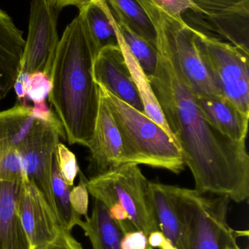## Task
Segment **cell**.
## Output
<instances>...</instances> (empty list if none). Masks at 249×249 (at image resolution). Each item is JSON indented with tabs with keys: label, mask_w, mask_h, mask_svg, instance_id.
Listing matches in <instances>:
<instances>
[{
	"label": "cell",
	"mask_w": 249,
	"mask_h": 249,
	"mask_svg": "<svg viewBox=\"0 0 249 249\" xmlns=\"http://www.w3.org/2000/svg\"><path fill=\"white\" fill-rule=\"evenodd\" d=\"M158 63L149 78L167 124L191 171L196 191L243 203L249 197L246 142L230 139L205 118L167 39L157 32Z\"/></svg>",
	"instance_id": "cell-1"
},
{
	"label": "cell",
	"mask_w": 249,
	"mask_h": 249,
	"mask_svg": "<svg viewBox=\"0 0 249 249\" xmlns=\"http://www.w3.org/2000/svg\"><path fill=\"white\" fill-rule=\"evenodd\" d=\"M97 55L84 22L77 16L58 41L51 69L48 101L61 121L70 144L89 147L99 109L94 61Z\"/></svg>",
	"instance_id": "cell-2"
},
{
	"label": "cell",
	"mask_w": 249,
	"mask_h": 249,
	"mask_svg": "<svg viewBox=\"0 0 249 249\" xmlns=\"http://www.w3.org/2000/svg\"><path fill=\"white\" fill-rule=\"evenodd\" d=\"M97 86L99 96L122 133L136 164L162 168L176 174L184 171L185 164L181 150L162 127L105 88Z\"/></svg>",
	"instance_id": "cell-3"
},
{
	"label": "cell",
	"mask_w": 249,
	"mask_h": 249,
	"mask_svg": "<svg viewBox=\"0 0 249 249\" xmlns=\"http://www.w3.org/2000/svg\"><path fill=\"white\" fill-rule=\"evenodd\" d=\"M188 234L190 249H228L248 231H236L228 223L230 199L208 197L195 190L166 184Z\"/></svg>",
	"instance_id": "cell-4"
},
{
	"label": "cell",
	"mask_w": 249,
	"mask_h": 249,
	"mask_svg": "<svg viewBox=\"0 0 249 249\" xmlns=\"http://www.w3.org/2000/svg\"><path fill=\"white\" fill-rule=\"evenodd\" d=\"M89 194L109 207L117 204L130 216L137 231L149 236L159 231L151 193L150 181L138 165L125 163L91 177L86 183Z\"/></svg>",
	"instance_id": "cell-5"
},
{
	"label": "cell",
	"mask_w": 249,
	"mask_h": 249,
	"mask_svg": "<svg viewBox=\"0 0 249 249\" xmlns=\"http://www.w3.org/2000/svg\"><path fill=\"white\" fill-rule=\"evenodd\" d=\"M202 61L219 93L249 116V53L197 30Z\"/></svg>",
	"instance_id": "cell-6"
},
{
	"label": "cell",
	"mask_w": 249,
	"mask_h": 249,
	"mask_svg": "<svg viewBox=\"0 0 249 249\" xmlns=\"http://www.w3.org/2000/svg\"><path fill=\"white\" fill-rule=\"evenodd\" d=\"M192 1V10L184 15L200 28L199 32L225 40L249 53V0Z\"/></svg>",
	"instance_id": "cell-7"
},
{
	"label": "cell",
	"mask_w": 249,
	"mask_h": 249,
	"mask_svg": "<svg viewBox=\"0 0 249 249\" xmlns=\"http://www.w3.org/2000/svg\"><path fill=\"white\" fill-rule=\"evenodd\" d=\"M60 10L51 0H32L29 32L19 73L42 72L51 76L59 41L57 20Z\"/></svg>",
	"instance_id": "cell-8"
},
{
	"label": "cell",
	"mask_w": 249,
	"mask_h": 249,
	"mask_svg": "<svg viewBox=\"0 0 249 249\" xmlns=\"http://www.w3.org/2000/svg\"><path fill=\"white\" fill-rule=\"evenodd\" d=\"M59 134L50 124L35 120L29 133L18 146L25 176L52 203V176L54 155Z\"/></svg>",
	"instance_id": "cell-9"
},
{
	"label": "cell",
	"mask_w": 249,
	"mask_h": 249,
	"mask_svg": "<svg viewBox=\"0 0 249 249\" xmlns=\"http://www.w3.org/2000/svg\"><path fill=\"white\" fill-rule=\"evenodd\" d=\"M88 148L92 177L123 164H136L122 133L100 96L93 136Z\"/></svg>",
	"instance_id": "cell-10"
},
{
	"label": "cell",
	"mask_w": 249,
	"mask_h": 249,
	"mask_svg": "<svg viewBox=\"0 0 249 249\" xmlns=\"http://www.w3.org/2000/svg\"><path fill=\"white\" fill-rule=\"evenodd\" d=\"M18 211L32 249L54 242L62 230L45 196L27 177L20 184Z\"/></svg>",
	"instance_id": "cell-11"
},
{
	"label": "cell",
	"mask_w": 249,
	"mask_h": 249,
	"mask_svg": "<svg viewBox=\"0 0 249 249\" xmlns=\"http://www.w3.org/2000/svg\"><path fill=\"white\" fill-rule=\"evenodd\" d=\"M94 81L132 107L144 114L143 104L121 47L101 50L94 61Z\"/></svg>",
	"instance_id": "cell-12"
},
{
	"label": "cell",
	"mask_w": 249,
	"mask_h": 249,
	"mask_svg": "<svg viewBox=\"0 0 249 249\" xmlns=\"http://www.w3.org/2000/svg\"><path fill=\"white\" fill-rule=\"evenodd\" d=\"M23 32L0 8V103L13 88L24 48Z\"/></svg>",
	"instance_id": "cell-13"
},
{
	"label": "cell",
	"mask_w": 249,
	"mask_h": 249,
	"mask_svg": "<svg viewBox=\"0 0 249 249\" xmlns=\"http://www.w3.org/2000/svg\"><path fill=\"white\" fill-rule=\"evenodd\" d=\"M196 102L206 119L221 133L236 142H246L249 116L228 99L221 95H196Z\"/></svg>",
	"instance_id": "cell-14"
},
{
	"label": "cell",
	"mask_w": 249,
	"mask_h": 249,
	"mask_svg": "<svg viewBox=\"0 0 249 249\" xmlns=\"http://www.w3.org/2000/svg\"><path fill=\"white\" fill-rule=\"evenodd\" d=\"M21 182L0 181V249H32L18 211Z\"/></svg>",
	"instance_id": "cell-15"
},
{
	"label": "cell",
	"mask_w": 249,
	"mask_h": 249,
	"mask_svg": "<svg viewBox=\"0 0 249 249\" xmlns=\"http://www.w3.org/2000/svg\"><path fill=\"white\" fill-rule=\"evenodd\" d=\"M150 187L155 216L161 232L175 249H190L188 234L166 184L150 181Z\"/></svg>",
	"instance_id": "cell-16"
},
{
	"label": "cell",
	"mask_w": 249,
	"mask_h": 249,
	"mask_svg": "<svg viewBox=\"0 0 249 249\" xmlns=\"http://www.w3.org/2000/svg\"><path fill=\"white\" fill-rule=\"evenodd\" d=\"M78 15L97 53L104 48L120 46L116 21L106 0H95L80 10Z\"/></svg>",
	"instance_id": "cell-17"
},
{
	"label": "cell",
	"mask_w": 249,
	"mask_h": 249,
	"mask_svg": "<svg viewBox=\"0 0 249 249\" xmlns=\"http://www.w3.org/2000/svg\"><path fill=\"white\" fill-rule=\"evenodd\" d=\"M79 227L89 238L92 249H121L122 232L99 200L94 198L92 215Z\"/></svg>",
	"instance_id": "cell-18"
},
{
	"label": "cell",
	"mask_w": 249,
	"mask_h": 249,
	"mask_svg": "<svg viewBox=\"0 0 249 249\" xmlns=\"http://www.w3.org/2000/svg\"><path fill=\"white\" fill-rule=\"evenodd\" d=\"M114 18L153 46L157 31L149 13L139 0H106Z\"/></svg>",
	"instance_id": "cell-19"
},
{
	"label": "cell",
	"mask_w": 249,
	"mask_h": 249,
	"mask_svg": "<svg viewBox=\"0 0 249 249\" xmlns=\"http://www.w3.org/2000/svg\"><path fill=\"white\" fill-rule=\"evenodd\" d=\"M119 43L120 47H121L123 53L125 57L127 65L130 69L133 81H134L137 91L140 95L143 109H144V115L147 116L149 119L159 124L172 139L175 140L173 135L170 130L166 121H165V117H164L162 109L158 103L157 99L155 96L149 77L143 72V70L140 68L137 61H135L134 57L133 56L131 53L130 52L128 48H127L125 44L123 42L120 37Z\"/></svg>",
	"instance_id": "cell-20"
},
{
	"label": "cell",
	"mask_w": 249,
	"mask_h": 249,
	"mask_svg": "<svg viewBox=\"0 0 249 249\" xmlns=\"http://www.w3.org/2000/svg\"><path fill=\"white\" fill-rule=\"evenodd\" d=\"M32 107L15 105L0 112V143H10L15 146L24 140L35 124Z\"/></svg>",
	"instance_id": "cell-21"
},
{
	"label": "cell",
	"mask_w": 249,
	"mask_h": 249,
	"mask_svg": "<svg viewBox=\"0 0 249 249\" xmlns=\"http://www.w3.org/2000/svg\"><path fill=\"white\" fill-rule=\"evenodd\" d=\"M69 187L63 179L54 155L52 176V203L51 207L57 216L61 229L72 232L76 226H80L81 216L75 212L70 202Z\"/></svg>",
	"instance_id": "cell-22"
},
{
	"label": "cell",
	"mask_w": 249,
	"mask_h": 249,
	"mask_svg": "<svg viewBox=\"0 0 249 249\" xmlns=\"http://www.w3.org/2000/svg\"><path fill=\"white\" fill-rule=\"evenodd\" d=\"M116 21L118 36L125 44L143 72L149 78L154 74L158 63L157 48L141 36L130 31L121 22Z\"/></svg>",
	"instance_id": "cell-23"
},
{
	"label": "cell",
	"mask_w": 249,
	"mask_h": 249,
	"mask_svg": "<svg viewBox=\"0 0 249 249\" xmlns=\"http://www.w3.org/2000/svg\"><path fill=\"white\" fill-rule=\"evenodd\" d=\"M24 177L18 146L10 143H0V181L20 183Z\"/></svg>",
	"instance_id": "cell-24"
},
{
	"label": "cell",
	"mask_w": 249,
	"mask_h": 249,
	"mask_svg": "<svg viewBox=\"0 0 249 249\" xmlns=\"http://www.w3.org/2000/svg\"><path fill=\"white\" fill-rule=\"evenodd\" d=\"M55 158L63 179L69 187H73L80 171L76 155L64 143L58 142L56 148Z\"/></svg>",
	"instance_id": "cell-25"
},
{
	"label": "cell",
	"mask_w": 249,
	"mask_h": 249,
	"mask_svg": "<svg viewBox=\"0 0 249 249\" xmlns=\"http://www.w3.org/2000/svg\"><path fill=\"white\" fill-rule=\"evenodd\" d=\"M51 79L42 72L29 74L26 83V97L33 103L45 101L51 90Z\"/></svg>",
	"instance_id": "cell-26"
},
{
	"label": "cell",
	"mask_w": 249,
	"mask_h": 249,
	"mask_svg": "<svg viewBox=\"0 0 249 249\" xmlns=\"http://www.w3.org/2000/svg\"><path fill=\"white\" fill-rule=\"evenodd\" d=\"M80 180L76 187H72L70 190V197L72 207L76 213L80 216L88 217L89 210V191L86 187L88 179L81 171H79Z\"/></svg>",
	"instance_id": "cell-27"
},
{
	"label": "cell",
	"mask_w": 249,
	"mask_h": 249,
	"mask_svg": "<svg viewBox=\"0 0 249 249\" xmlns=\"http://www.w3.org/2000/svg\"><path fill=\"white\" fill-rule=\"evenodd\" d=\"M32 113L35 120L42 121L50 124L58 132L59 136L66 140L65 131L61 121L55 112H53L51 108L48 107L45 101L34 103L32 107Z\"/></svg>",
	"instance_id": "cell-28"
},
{
	"label": "cell",
	"mask_w": 249,
	"mask_h": 249,
	"mask_svg": "<svg viewBox=\"0 0 249 249\" xmlns=\"http://www.w3.org/2000/svg\"><path fill=\"white\" fill-rule=\"evenodd\" d=\"M159 10L172 17L183 18L186 12L193 9L192 0H147Z\"/></svg>",
	"instance_id": "cell-29"
},
{
	"label": "cell",
	"mask_w": 249,
	"mask_h": 249,
	"mask_svg": "<svg viewBox=\"0 0 249 249\" xmlns=\"http://www.w3.org/2000/svg\"><path fill=\"white\" fill-rule=\"evenodd\" d=\"M149 247L146 234L137 230L124 234L121 241V249H147Z\"/></svg>",
	"instance_id": "cell-30"
},
{
	"label": "cell",
	"mask_w": 249,
	"mask_h": 249,
	"mask_svg": "<svg viewBox=\"0 0 249 249\" xmlns=\"http://www.w3.org/2000/svg\"><path fill=\"white\" fill-rule=\"evenodd\" d=\"M70 231L61 230L57 239L40 249H84L81 244L74 238Z\"/></svg>",
	"instance_id": "cell-31"
},
{
	"label": "cell",
	"mask_w": 249,
	"mask_h": 249,
	"mask_svg": "<svg viewBox=\"0 0 249 249\" xmlns=\"http://www.w3.org/2000/svg\"><path fill=\"white\" fill-rule=\"evenodd\" d=\"M29 76V74L26 73H19L13 85V89L19 100L24 99L26 97V83Z\"/></svg>",
	"instance_id": "cell-32"
},
{
	"label": "cell",
	"mask_w": 249,
	"mask_h": 249,
	"mask_svg": "<svg viewBox=\"0 0 249 249\" xmlns=\"http://www.w3.org/2000/svg\"><path fill=\"white\" fill-rule=\"evenodd\" d=\"M51 1L60 10L67 6H75L80 10L95 0H51Z\"/></svg>",
	"instance_id": "cell-33"
},
{
	"label": "cell",
	"mask_w": 249,
	"mask_h": 249,
	"mask_svg": "<svg viewBox=\"0 0 249 249\" xmlns=\"http://www.w3.org/2000/svg\"><path fill=\"white\" fill-rule=\"evenodd\" d=\"M228 249H241L240 248V247H238V244H237V245L233 246V247H230V248ZM247 249H249L247 248Z\"/></svg>",
	"instance_id": "cell-34"
},
{
	"label": "cell",
	"mask_w": 249,
	"mask_h": 249,
	"mask_svg": "<svg viewBox=\"0 0 249 249\" xmlns=\"http://www.w3.org/2000/svg\"><path fill=\"white\" fill-rule=\"evenodd\" d=\"M147 249H154L152 248V247H148Z\"/></svg>",
	"instance_id": "cell-35"
}]
</instances>
